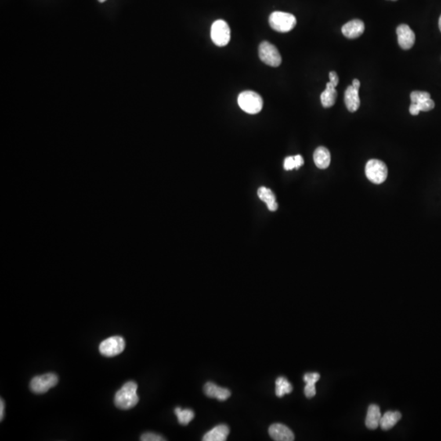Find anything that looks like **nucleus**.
Masks as SVG:
<instances>
[{"label":"nucleus","mask_w":441,"mask_h":441,"mask_svg":"<svg viewBox=\"0 0 441 441\" xmlns=\"http://www.w3.org/2000/svg\"><path fill=\"white\" fill-rule=\"evenodd\" d=\"M138 384L135 381L126 382L122 388L116 392L114 405L118 409L128 410L132 409L139 402L138 393Z\"/></svg>","instance_id":"1"},{"label":"nucleus","mask_w":441,"mask_h":441,"mask_svg":"<svg viewBox=\"0 0 441 441\" xmlns=\"http://www.w3.org/2000/svg\"><path fill=\"white\" fill-rule=\"evenodd\" d=\"M238 104L246 113L255 114L262 110L263 101L259 94L254 91H245L238 97Z\"/></svg>","instance_id":"2"},{"label":"nucleus","mask_w":441,"mask_h":441,"mask_svg":"<svg viewBox=\"0 0 441 441\" xmlns=\"http://www.w3.org/2000/svg\"><path fill=\"white\" fill-rule=\"evenodd\" d=\"M269 24L278 32H290L297 25V19L294 15L287 12H274L270 16Z\"/></svg>","instance_id":"3"},{"label":"nucleus","mask_w":441,"mask_h":441,"mask_svg":"<svg viewBox=\"0 0 441 441\" xmlns=\"http://www.w3.org/2000/svg\"><path fill=\"white\" fill-rule=\"evenodd\" d=\"M388 174V167L381 160H370L366 164V176L373 183L381 184L385 182Z\"/></svg>","instance_id":"4"},{"label":"nucleus","mask_w":441,"mask_h":441,"mask_svg":"<svg viewBox=\"0 0 441 441\" xmlns=\"http://www.w3.org/2000/svg\"><path fill=\"white\" fill-rule=\"evenodd\" d=\"M58 377L55 373H46L33 377L30 381V388L35 394L46 393L51 388L57 384Z\"/></svg>","instance_id":"5"},{"label":"nucleus","mask_w":441,"mask_h":441,"mask_svg":"<svg viewBox=\"0 0 441 441\" xmlns=\"http://www.w3.org/2000/svg\"><path fill=\"white\" fill-rule=\"evenodd\" d=\"M260 59L265 64L272 67L280 66L282 62L281 56L277 48L271 43L264 41L260 44L259 50Z\"/></svg>","instance_id":"6"},{"label":"nucleus","mask_w":441,"mask_h":441,"mask_svg":"<svg viewBox=\"0 0 441 441\" xmlns=\"http://www.w3.org/2000/svg\"><path fill=\"white\" fill-rule=\"evenodd\" d=\"M211 38L217 46L224 47L227 45L231 40V29L225 21L218 20L213 23Z\"/></svg>","instance_id":"7"},{"label":"nucleus","mask_w":441,"mask_h":441,"mask_svg":"<svg viewBox=\"0 0 441 441\" xmlns=\"http://www.w3.org/2000/svg\"><path fill=\"white\" fill-rule=\"evenodd\" d=\"M125 345V341L122 337L114 336L102 341L99 351L102 355L106 357H114L124 352Z\"/></svg>","instance_id":"8"},{"label":"nucleus","mask_w":441,"mask_h":441,"mask_svg":"<svg viewBox=\"0 0 441 441\" xmlns=\"http://www.w3.org/2000/svg\"><path fill=\"white\" fill-rule=\"evenodd\" d=\"M398 43L402 49L408 50L413 46L415 43V34L408 25L401 24L396 29Z\"/></svg>","instance_id":"9"},{"label":"nucleus","mask_w":441,"mask_h":441,"mask_svg":"<svg viewBox=\"0 0 441 441\" xmlns=\"http://www.w3.org/2000/svg\"><path fill=\"white\" fill-rule=\"evenodd\" d=\"M269 435L274 440L293 441L294 434L287 426L280 424H275L271 426L268 430Z\"/></svg>","instance_id":"10"},{"label":"nucleus","mask_w":441,"mask_h":441,"mask_svg":"<svg viewBox=\"0 0 441 441\" xmlns=\"http://www.w3.org/2000/svg\"><path fill=\"white\" fill-rule=\"evenodd\" d=\"M365 29V23L361 20L355 19L346 23L341 28V32L347 38L356 39L363 34Z\"/></svg>","instance_id":"11"},{"label":"nucleus","mask_w":441,"mask_h":441,"mask_svg":"<svg viewBox=\"0 0 441 441\" xmlns=\"http://www.w3.org/2000/svg\"><path fill=\"white\" fill-rule=\"evenodd\" d=\"M204 394L208 397L216 398L221 401L226 400L232 395V392L229 390L226 389V388H220L214 382H207L204 385Z\"/></svg>","instance_id":"12"},{"label":"nucleus","mask_w":441,"mask_h":441,"mask_svg":"<svg viewBox=\"0 0 441 441\" xmlns=\"http://www.w3.org/2000/svg\"><path fill=\"white\" fill-rule=\"evenodd\" d=\"M229 433V427L225 424L217 426L208 431L203 437L204 441H225Z\"/></svg>","instance_id":"13"},{"label":"nucleus","mask_w":441,"mask_h":441,"mask_svg":"<svg viewBox=\"0 0 441 441\" xmlns=\"http://www.w3.org/2000/svg\"><path fill=\"white\" fill-rule=\"evenodd\" d=\"M345 104L350 112H355L360 106V99L359 97V91L355 90L353 87L349 86L346 90L344 95Z\"/></svg>","instance_id":"14"},{"label":"nucleus","mask_w":441,"mask_h":441,"mask_svg":"<svg viewBox=\"0 0 441 441\" xmlns=\"http://www.w3.org/2000/svg\"><path fill=\"white\" fill-rule=\"evenodd\" d=\"M381 414L380 408L377 405H371L368 409L366 425L370 430L377 429L380 426Z\"/></svg>","instance_id":"15"},{"label":"nucleus","mask_w":441,"mask_h":441,"mask_svg":"<svg viewBox=\"0 0 441 441\" xmlns=\"http://www.w3.org/2000/svg\"><path fill=\"white\" fill-rule=\"evenodd\" d=\"M314 161L318 168L325 169L330 166L331 156L327 148L319 146L314 153Z\"/></svg>","instance_id":"16"},{"label":"nucleus","mask_w":441,"mask_h":441,"mask_svg":"<svg viewBox=\"0 0 441 441\" xmlns=\"http://www.w3.org/2000/svg\"><path fill=\"white\" fill-rule=\"evenodd\" d=\"M337 98V92L336 87H334L331 83H328L326 84L325 90L320 95L322 106L324 108L331 107L335 104Z\"/></svg>","instance_id":"17"},{"label":"nucleus","mask_w":441,"mask_h":441,"mask_svg":"<svg viewBox=\"0 0 441 441\" xmlns=\"http://www.w3.org/2000/svg\"><path fill=\"white\" fill-rule=\"evenodd\" d=\"M320 378V375L318 373H308L304 375L303 379L305 381L304 393L308 398H312L316 395V384Z\"/></svg>","instance_id":"18"},{"label":"nucleus","mask_w":441,"mask_h":441,"mask_svg":"<svg viewBox=\"0 0 441 441\" xmlns=\"http://www.w3.org/2000/svg\"><path fill=\"white\" fill-rule=\"evenodd\" d=\"M401 413L398 411H388L381 416L380 427L384 431L391 430L395 427L399 420L401 419Z\"/></svg>","instance_id":"19"},{"label":"nucleus","mask_w":441,"mask_h":441,"mask_svg":"<svg viewBox=\"0 0 441 441\" xmlns=\"http://www.w3.org/2000/svg\"><path fill=\"white\" fill-rule=\"evenodd\" d=\"M258 197L265 202V204H267V208L270 211H276L278 208V204L276 203V196L274 195L272 190H270L268 188L260 187L258 190Z\"/></svg>","instance_id":"20"},{"label":"nucleus","mask_w":441,"mask_h":441,"mask_svg":"<svg viewBox=\"0 0 441 441\" xmlns=\"http://www.w3.org/2000/svg\"><path fill=\"white\" fill-rule=\"evenodd\" d=\"M293 386L283 377H278L276 381V395L278 397H283L286 394L291 393Z\"/></svg>","instance_id":"21"},{"label":"nucleus","mask_w":441,"mask_h":441,"mask_svg":"<svg viewBox=\"0 0 441 441\" xmlns=\"http://www.w3.org/2000/svg\"><path fill=\"white\" fill-rule=\"evenodd\" d=\"M174 412L178 417V423L181 425H188L195 417L194 411L191 409H182L181 408L178 407L175 409Z\"/></svg>","instance_id":"22"},{"label":"nucleus","mask_w":441,"mask_h":441,"mask_svg":"<svg viewBox=\"0 0 441 441\" xmlns=\"http://www.w3.org/2000/svg\"><path fill=\"white\" fill-rule=\"evenodd\" d=\"M428 98H431V95H430L429 92H427L414 91L410 94L412 103H418V102L428 99Z\"/></svg>","instance_id":"23"},{"label":"nucleus","mask_w":441,"mask_h":441,"mask_svg":"<svg viewBox=\"0 0 441 441\" xmlns=\"http://www.w3.org/2000/svg\"><path fill=\"white\" fill-rule=\"evenodd\" d=\"M419 108L420 111H430L435 107V102L431 100V98L421 101V102L416 103Z\"/></svg>","instance_id":"24"},{"label":"nucleus","mask_w":441,"mask_h":441,"mask_svg":"<svg viewBox=\"0 0 441 441\" xmlns=\"http://www.w3.org/2000/svg\"><path fill=\"white\" fill-rule=\"evenodd\" d=\"M141 440L142 441H163L165 440L164 437H162L161 435L158 434L152 433V432H147V433L143 434L141 436Z\"/></svg>","instance_id":"25"},{"label":"nucleus","mask_w":441,"mask_h":441,"mask_svg":"<svg viewBox=\"0 0 441 441\" xmlns=\"http://www.w3.org/2000/svg\"><path fill=\"white\" fill-rule=\"evenodd\" d=\"M283 167H284V169L287 170V171L296 168V163L295 160H294V156H290V157H287V158L284 160Z\"/></svg>","instance_id":"26"},{"label":"nucleus","mask_w":441,"mask_h":441,"mask_svg":"<svg viewBox=\"0 0 441 441\" xmlns=\"http://www.w3.org/2000/svg\"><path fill=\"white\" fill-rule=\"evenodd\" d=\"M330 82L331 83L334 87H337V84L339 83V79L338 75L335 71H331L330 73Z\"/></svg>","instance_id":"27"},{"label":"nucleus","mask_w":441,"mask_h":441,"mask_svg":"<svg viewBox=\"0 0 441 441\" xmlns=\"http://www.w3.org/2000/svg\"><path fill=\"white\" fill-rule=\"evenodd\" d=\"M409 112L412 116H417L420 113L419 108L416 103H412L411 106L409 107Z\"/></svg>","instance_id":"28"},{"label":"nucleus","mask_w":441,"mask_h":441,"mask_svg":"<svg viewBox=\"0 0 441 441\" xmlns=\"http://www.w3.org/2000/svg\"><path fill=\"white\" fill-rule=\"evenodd\" d=\"M294 160H295L296 168H297V169H298V168H299L301 166L303 165V158H302V157H301L300 155H298V156H294Z\"/></svg>","instance_id":"29"},{"label":"nucleus","mask_w":441,"mask_h":441,"mask_svg":"<svg viewBox=\"0 0 441 441\" xmlns=\"http://www.w3.org/2000/svg\"><path fill=\"white\" fill-rule=\"evenodd\" d=\"M4 402L2 399L0 400V420L2 421L4 413Z\"/></svg>","instance_id":"30"},{"label":"nucleus","mask_w":441,"mask_h":441,"mask_svg":"<svg viewBox=\"0 0 441 441\" xmlns=\"http://www.w3.org/2000/svg\"><path fill=\"white\" fill-rule=\"evenodd\" d=\"M352 87H353L355 90L359 91V87H360V82H359V80L355 79V80H353V82H352Z\"/></svg>","instance_id":"31"},{"label":"nucleus","mask_w":441,"mask_h":441,"mask_svg":"<svg viewBox=\"0 0 441 441\" xmlns=\"http://www.w3.org/2000/svg\"><path fill=\"white\" fill-rule=\"evenodd\" d=\"M439 30H440V31H441V16H440V17H439Z\"/></svg>","instance_id":"32"},{"label":"nucleus","mask_w":441,"mask_h":441,"mask_svg":"<svg viewBox=\"0 0 441 441\" xmlns=\"http://www.w3.org/2000/svg\"><path fill=\"white\" fill-rule=\"evenodd\" d=\"M98 1H99V2L100 3H104L105 1H106V0H98Z\"/></svg>","instance_id":"33"},{"label":"nucleus","mask_w":441,"mask_h":441,"mask_svg":"<svg viewBox=\"0 0 441 441\" xmlns=\"http://www.w3.org/2000/svg\"><path fill=\"white\" fill-rule=\"evenodd\" d=\"M391 1H396V0H391Z\"/></svg>","instance_id":"34"}]
</instances>
